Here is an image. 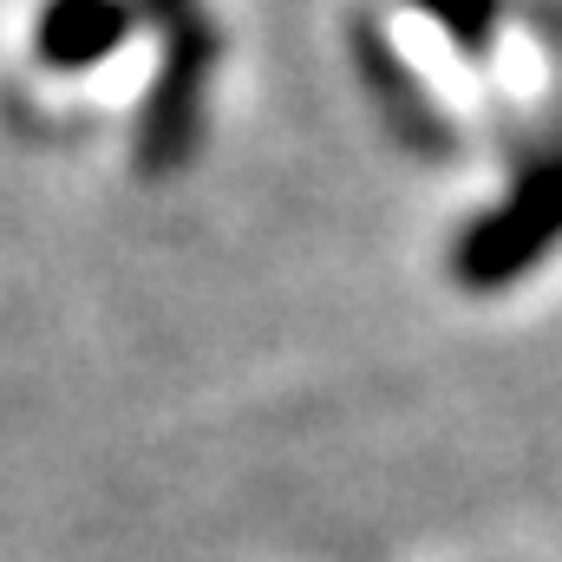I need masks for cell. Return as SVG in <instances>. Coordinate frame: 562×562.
Returning <instances> with one entry per match:
<instances>
[{
  "label": "cell",
  "mask_w": 562,
  "mask_h": 562,
  "mask_svg": "<svg viewBox=\"0 0 562 562\" xmlns=\"http://www.w3.org/2000/svg\"><path fill=\"white\" fill-rule=\"evenodd\" d=\"M419 13H431L464 53H484L491 46V26H497V0H413Z\"/></svg>",
  "instance_id": "obj_3"
},
{
  "label": "cell",
  "mask_w": 562,
  "mask_h": 562,
  "mask_svg": "<svg viewBox=\"0 0 562 562\" xmlns=\"http://www.w3.org/2000/svg\"><path fill=\"white\" fill-rule=\"evenodd\" d=\"M132 13L119 0H53L40 13V33H33V53L59 72H79L92 59H105L119 40H125Z\"/></svg>",
  "instance_id": "obj_2"
},
{
  "label": "cell",
  "mask_w": 562,
  "mask_h": 562,
  "mask_svg": "<svg viewBox=\"0 0 562 562\" xmlns=\"http://www.w3.org/2000/svg\"><path fill=\"white\" fill-rule=\"evenodd\" d=\"M557 243H562V157H550L484 223H471V236L458 243V276L471 288H504L524 269H537Z\"/></svg>",
  "instance_id": "obj_1"
}]
</instances>
